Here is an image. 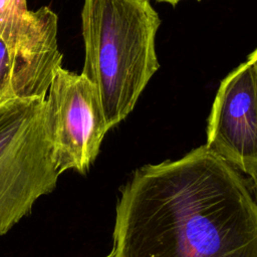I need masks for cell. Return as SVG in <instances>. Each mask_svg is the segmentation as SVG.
<instances>
[{
	"mask_svg": "<svg viewBox=\"0 0 257 257\" xmlns=\"http://www.w3.org/2000/svg\"><path fill=\"white\" fill-rule=\"evenodd\" d=\"M205 146L245 174L257 166V74L250 61L222 80Z\"/></svg>",
	"mask_w": 257,
	"mask_h": 257,
	"instance_id": "cell-6",
	"label": "cell"
},
{
	"mask_svg": "<svg viewBox=\"0 0 257 257\" xmlns=\"http://www.w3.org/2000/svg\"><path fill=\"white\" fill-rule=\"evenodd\" d=\"M58 17L48 7L28 9L26 0H0V36L14 63V97H46L62 65Z\"/></svg>",
	"mask_w": 257,
	"mask_h": 257,
	"instance_id": "cell-5",
	"label": "cell"
},
{
	"mask_svg": "<svg viewBox=\"0 0 257 257\" xmlns=\"http://www.w3.org/2000/svg\"><path fill=\"white\" fill-rule=\"evenodd\" d=\"M58 172L85 173L109 130L95 86L82 74L57 67L46 97Z\"/></svg>",
	"mask_w": 257,
	"mask_h": 257,
	"instance_id": "cell-4",
	"label": "cell"
},
{
	"mask_svg": "<svg viewBox=\"0 0 257 257\" xmlns=\"http://www.w3.org/2000/svg\"><path fill=\"white\" fill-rule=\"evenodd\" d=\"M156 1H159V2H166V3H169L170 5L172 6H176L180 1L182 0H156ZM197 1H200V0H197Z\"/></svg>",
	"mask_w": 257,
	"mask_h": 257,
	"instance_id": "cell-10",
	"label": "cell"
},
{
	"mask_svg": "<svg viewBox=\"0 0 257 257\" xmlns=\"http://www.w3.org/2000/svg\"><path fill=\"white\" fill-rule=\"evenodd\" d=\"M15 70L9 49L0 36V103L14 97Z\"/></svg>",
	"mask_w": 257,
	"mask_h": 257,
	"instance_id": "cell-7",
	"label": "cell"
},
{
	"mask_svg": "<svg viewBox=\"0 0 257 257\" xmlns=\"http://www.w3.org/2000/svg\"><path fill=\"white\" fill-rule=\"evenodd\" d=\"M247 60L250 61L253 64V66L255 68V71H256V74H257V48L252 53L249 54Z\"/></svg>",
	"mask_w": 257,
	"mask_h": 257,
	"instance_id": "cell-9",
	"label": "cell"
},
{
	"mask_svg": "<svg viewBox=\"0 0 257 257\" xmlns=\"http://www.w3.org/2000/svg\"><path fill=\"white\" fill-rule=\"evenodd\" d=\"M160 24L150 0H84L81 73L97 90L108 128L128 115L160 67Z\"/></svg>",
	"mask_w": 257,
	"mask_h": 257,
	"instance_id": "cell-2",
	"label": "cell"
},
{
	"mask_svg": "<svg viewBox=\"0 0 257 257\" xmlns=\"http://www.w3.org/2000/svg\"><path fill=\"white\" fill-rule=\"evenodd\" d=\"M105 257H114V256H113L112 252H110V254H108V255H107V256H105Z\"/></svg>",
	"mask_w": 257,
	"mask_h": 257,
	"instance_id": "cell-11",
	"label": "cell"
},
{
	"mask_svg": "<svg viewBox=\"0 0 257 257\" xmlns=\"http://www.w3.org/2000/svg\"><path fill=\"white\" fill-rule=\"evenodd\" d=\"M114 257H257V201L206 146L146 165L122 187Z\"/></svg>",
	"mask_w": 257,
	"mask_h": 257,
	"instance_id": "cell-1",
	"label": "cell"
},
{
	"mask_svg": "<svg viewBox=\"0 0 257 257\" xmlns=\"http://www.w3.org/2000/svg\"><path fill=\"white\" fill-rule=\"evenodd\" d=\"M247 175L249 176L252 186H253V189L257 195V166H255L253 169H251Z\"/></svg>",
	"mask_w": 257,
	"mask_h": 257,
	"instance_id": "cell-8",
	"label": "cell"
},
{
	"mask_svg": "<svg viewBox=\"0 0 257 257\" xmlns=\"http://www.w3.org/2000/svg\"><path fill=\"white\" fill-rule=\"evenodd\" d=\"M59 175L46 97L0 103V236L54 190Z\"/></svg>",
	"mask_w": 257,
	"mask_h": 257,
	"instance_id": "cell-3",
	"label": "cell"
}]
</instances>
